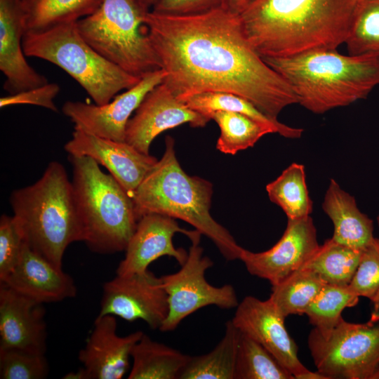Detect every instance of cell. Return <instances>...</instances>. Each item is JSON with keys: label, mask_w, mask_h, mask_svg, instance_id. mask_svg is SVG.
<instances>
[{"label": "cell", "mask_w": 379, "mask_h": 379, "mask_svg": "<svg viewBox=\"0 0 379 379\" xmlns=\"http://www.w3.org/2000/svg\"><path fill=\"white\" fill-rule=\"evenodd\" d=\"M144 22L165 72L162 83L178 99L229 93L274 118L298 103L286 81L249 41L239 14L226 6L184 15L149 11Z\"/></svg>", "instance_id": "obj_1"}, {"label": "cell", "mask_w": 379, "mask_h": 379, "mask_svg": "<svg viewBox=\"0 0 379 379\" xmlns=\"http://www.w3.org/2000/svg\"><path fill=\"white\" fill-rule=\"evenodd\" d=\"M358 0H251L239 14L264 58L287 57L345 44Z\"/></svg>", "instance_id": "obj_2"}, {"label": "cell", "mask_w": 379, "mask_h": 379, "mask_svg": "<svg viewBox=\"0 0 379 379\" xmlns=\"http://www.w3.org/2000/svg\"><path fill=\"white\" fill-rule=\"evenodd\" d=\"M265 62L288 84L298 103L315 114L365 99L379 86V54L343 55L319 48Z\"/></svg>", "instance_id": "obj_3"}, {"label": "cell", "mask_w": 379, "mask_h": 379, "mask_svg": "<svg viewBox=\"0 0 379 379\" xmlns=\"http://www.w3.org/2000/svg\"><path fill=\"white\" fill-rule=\"evenodd\" d=\"M165 143L161 159L131 196L138 219L149 213L180 219L210 239L227 260L239 259L243 248L210 213L211 182L187 175L176 158L173 139L167 136Z\"/></svg>", "instance_id": "obj_4"}, {"label": "cell", "mask_w": 379, "mask_h": 379, "mask_svg": "<svg viewBox=\"0 0 379 379\" xmlns=\"http://www.w3.org/2000/svg\"><path fill=\"white\" fill-rule=\"evenodd\" d=\"M9 201L29 247L62 268L68 246L83 241L72 181L63 165L50 162L37 181L14 190Z\"/></svg>", "instance_id": "obj_5"}, {"label": "cell", "mask_w": 379, "mask_h": 379, "mask_svg": "<svg viewBox=\"0 0 379 379\" xmlns=\"http://www.w3.org/2000/svg\"><path fill=\"white\" fill-rule=\"evenodd\" d=\"M68 159L83 241L97 253L125 251L138 221L131 196L92 158Z\"/></svg>", "instance_id": "obj_6"}, {"label": "cell", "mask_w": 379, "mask_h": 379, "mask_svg": "<svg viewBox=\"0 0 379 379\" xmlns=\"http://www.w3.org/2000/svg\"><path fill=\"white\" fill-rule=\"evenodd\" d=\"M22 46L27 57L48 61L62 69L96 105H104L140 80L99 54L81 35L77 22L41 31L27 32Z\"/></svg>", "instance_id": "obj_7"}, {"label": "cell", "mask_w": 379, "mask_h": 379, "mask_svg": "<svg viewBox=\"0 0 379 379\" xmlns=\"http://www.w3.org/2000/svg\"><path fill=\"white\" fill-rule=\"evenodd\" d=\"M149 11L137 0H102L77 25L83 38L99 54L141 79L161 69L144 22Z\"/></svg>", "instance_id": "obj_8"}, {"label": "cell", "mask_w": 379, "mask_h": 379, "mask_svg": "<svg viewBox=\"0 0 379 379\" xmlns=\"http://www.w3.org/2000/svg\"><path fill=\"white\" fill-rule=\"evenodd\" d=\"M307 345L317 371L327 379H372L379 368V321L355 324L342 318L326 335L314 328Z\"/></svg>", "instance_id": "obj_9"}, {"label": "cell", "mask_w": 379, "mask_h": 379, "mask_svg": "<svg viewBox=\"0 0 379 379\" xmlns=\"http://www.w3.org/2000/svg\"><path fill=\"white\" fill-rule=\"evenodd\" d=\"M200 238L192 241L187 258L175 273L161 277L168 295V313L160 326L162 332L174 331L180 322L196 311L208 305L230 310L239 304L230 284L215 286L205 278L213 262L203 254Z\"/></svg>", "instance_id": "obj_10"}, {"label": "cell", "mask_w": 379, "mask_h": 379, "mask_svg": "<svg viewBox=\"0 0 379 379\" xmlns=\"http://www.w3.org/2000/svg\"><path fill=\"white\" fill-rule=\"evenodd\" d=\"M168 313V295L161 278L149 270L116 275L102 286L99 315L111 314L130 322L142 320L152 329H159Z\"/></svg>", "instance_id": "obj_11"}, {"label": "cell", "mask_w": 379, "mask_h": 379, "mask_svg": "<svg viewBox=\"0 0 379 379\" xmlns=\"http://www.w3.org/2000/svg\"><path fill=\"white\" fill-rule=\"evenodd\" d=\"M165 72L158 69L145 74L133 87L104 105L81 101H67L62 113L74 124V129L119 142H125L126 130L130 117L146 95L161 84Z\"/></svg>", "instance_id": "obj_12"}, {"label": "cell", "mask_w": 379, "mask_h": 379, "mask_svg": "<svg viewBox=\"0 0 379 379\" xmlns=\"http://www.w3.org/2000/svg\"><path fill=\"white\" fill-rule=\"evenodd\" d=\"M310 216L288 220L280 239L269 250L255 253L243 248L239 260L253 276L274 286L301 268L319 248Z\"/></svg>", "instance_id": "obj_13"}, {"label": "cell", "mask_w": 379, "mask_h": 379, "mask_svg": "<svg viewBox=\"0 0 379 379\" xmlns=\"http://www.w3.org/2000/svg\"><path fill=\"white\" fill-rule=\"evenodd\" d=\"M117 321L111 314L98 315L84 347L79 352L83 366L65 379H121L129 368L131 352L143 335L136 331L125 336L117 332Z\"/></svg>", "instance_id": "obj_14"}, {"label": "cell", "mask_w": 379, "mask_h": 379, "mask_svg": "<svg viewBox=\"0 0 379 379\" xmlns=\"http://www.w3.org/2000/svg\"><path fill=\"white\" fill-rule=\"evenodd\" d=\"M236 308L231 319L234 326L262 345L295 379L309 371L298 358V346L284 324L286 318L270 298L246 296Z\"/></svg>", "instance_id": "obj_15"}, {"label": "cell", "mask_w": 379, "mask_h": 379, "mask_svg": "<svg viewBox=\"0 0 379 379\" xmlns=\"http://www.w3.org/2000/svg\"><path fill=\"white\" fill-rule=\"evenodd\" d=\"M211 119L190 108L164 84L149 91L127 124L125 142L149 154L153 140L162 132L188 123L204 127Z\"/></svg>", "instance_id": "obj_16"}, {"label": "cell", "mask_w": 379, "mask_h": 379, "mask_svg": "<svg viewBox=\"0 0 379 379\" xmlns=\"http://www.w3.org/2000/svg\"><path fill=\"white\" fill-rule=\"evenodd\" d=\"M178 232L186 235L191 241L201 235L196 230L180 227L174 218L166 215L149 213L142 216L124 251L125 256L119 264L117 275L144 272L153 261L164 255L173 258L181 266L188 253L175 247L173 237Z\"/></svg>", "instance_id": "obj_17"}, {"label": "cell", "mask_w": 379, "mask_h": 379, "mask_svg": "<svg viewBox=\"0 0 379 379\" xmlns=\"http://www.w3.org/2000/svg\"><path fill=\"white\" fill-rule=\"evenodd\" d=\"M64 148L68 155L89 157L103 166L131 196L158 161L126 142L101 138L79 129H74Z\"/></svg>", "instance_id": "obj_18"}, {"label": "cell", "mask_w": 379, "mask_h": 379, "mask_svg": "<svg viewBox=\"0 0 379 379\" xmlns=\"http://www.w3.org/2000/svg\"><path fill=\"white\" fill-rule=\"evenodd\" d=\"M27 31L24 1L0 0V69L6 77L4 89L9 94L49 83L25 58L22 41Z\"/></svg>", "instance_id": "obj_19"}, {"label": "cell", "mask_w": 379, "mask_h": 379, "mask_svg": "<svg viewBox=\"0 0 379 379\" xmlns=\"http://www.w3.org/2000/svg\"><path fill=\"white\" fill-rule=\"evenodd\" d=\"M44 304L0 284V349L45 354Z\"/></svg>", "instance_id": "obj_20"}, {"label": "cell", "mask_w": 379, "mask_h": 379, "mask_svg": "<svg viewBox=\"0 0 379 379\" xmlns=\"http://www.w3.org/2000/svg\"><path fill=\"white\" fill-rule=\"evenodd\" d=\"M0 284L43 304L72 298L77 293L72 277L32 250L26 242L18 264Z\"/></svg>", "instance_id": "obj_21"}, {"label": "cell", "mask_w": 379, "mask_h": 379, "mask_svg": "<svg viewBox=\"0 0 379 379\" xmlns=\"http://www.w3.org/2000/svg\"><path fill=\"white\" fill-rule=\"evenodd\" d=\"M322 208L331 220L335 241L357 249H364L373 239V221L362 213L354 197L331 179Z\"/></svg>", "instance_id": "obj_22"}, {"label": "cell", "mask_w": 379, "mask_h": 379, "mask_svg": "<svg viewBox=\"0 0 379 379\" xmlns=\"http://www.w3.org/2000/svg\"><path fill=\"white\" fill-rule=\"evenodd\" d=\"M191 357L143 333L131 352L128 379H180Z\"/></svg>", "instance_id": "obj_23"}, {"label": "cell", "mask_w": 379, "mask_h": 379, "mask_svg": "<svg viewBox=\"0 0 379 379\" xmlns=\"http://www.w3.org/2000/svg\"><path fill=\"white\" fill-rule=\"evenodd\" d=\"M182 101L208 119L209 115L215 111H230L244 114L269 127L273 133L286 138H300L303 133L302 128L291 127L280 122L277 118L265 114L251 102L235 94L206 92L193 95Z\"/></svg>", "instance_id": "obj_24"}, {"label": "cell", "mask_w": 379, "mask_h": 379, "mask_svg": "<svg viewBox=\"0 0 379 379\" xmlns=\"http://www.w3.org/2000/svg\"><path fill=\"white\" fill-rule=\"evenodd\" d=\"M240 334L228 320L218 345L207 354L191 357L180 379H234Z\"/></svg>", "instance_id": "obj_25"}, {"label": "cell", "mask_w": 379, "mask_h": 379, "mask_svg": "<svg viewBox=\"0 0 379 379\" xmlns=\"http://www.w3.org/2000/svg\"><path fill=\"white\" fill-rule=\"evenodd\" d=\"M363 249L326 239L302 266L316 272L326 284L348 286L359 266Z\"/></svg>", "instance_id": "obj_26"}, {"label": "cell", "mask_w": 379, "mask_h": 379, "mask_svg": "<svg viewBox=\"0 0 379 379\" xmlns=\"http://www.w3.org/2000/svg\"><path fill=\"white\" fill-rule=\"evenodd\" d=\"M305 178V166L293 163L266 186L269 199L283 210L288 220L303 218L312 212Z\"/></svg>", "instance_id": "obj_27"}, {"label": "cell", "mask_w": 379, "mask_h": 379, "mask_svg": "<svg viewBox=\"0 0 379 379\" xmlns=\"http://www.w3.org/2000/svg\"><path fill=\"white\" fill-rule=\"evenodd\" d=\"M326 284L313 270L302 267L272 286L269 298L285 318L289 315H302Z\"/></svg>", "instance_id": "obj_28"}, {"label": "cell", "mask_w": 379, "mask_h": 379, "mask_svg": "<svg viewBox=\"0 0 379 379\" xmlns=\"http://www.w3.org/2000/svg\"><path fill=\"white\" fill-rule=\"evenodd\" d=\"M23 1L27 11V32H36L77 22L92 14L102 0Z\"/></svg>", "instance_id": "obj_29"}, {"label": "cell", "mask_w": 379, "mask_h": 379, "mask_svg": "<svg viewBox=\"0 0 379 379\" xmlns=\"http://www.w3.org/2000/svg\"><path fill=\"white\" fill-rule=\"evenodd\" d=\"M209 118L220 128L216 147L225 154H235L253 147L265 135L273 133L269 127L238 112L215 111Z\"/></svg>", "instance_id": "obj_30"}, {"label": "cell", "mask_w": 379, "mask_h": 379, "mask_svg": "<svg viewBox=\"0 0 379 379\" xmlns=\"http://www.w3.org/2000/svg\"><path fill=\"white\" fill-rule=\"evenodd\" d=\"M234 379L295 378L262 345L241 333Z\"/></svg>", "instance_id": "obj_31"}, {"label": "cell", "mask_w": 379, "mask_h": 379, "mask_svg": "<svg viewBox=\"0 0 379 379\" xmlns=\"http://www.w3.org/2000/svg\"><path fill=\"white\" fill-rule=\"evenodd\" d=\"M359 297L347 286L326 284L306 309L310 323L321 334L330 333L340 322L343 311L355 306Z\"/></svg>", "instance_id": "obj_32"}, {"label": "cell", "mask_w": 379, "mask_h": 379, "mask_svg": "<svg viewBox=\"0 0 379 379\" xmlns=\"http://www.w3.org/2000/svg\"><path fill=\"white\" fill-rule=\"evenodd\" d=\"M349 54H379V0H358L347 39Z\"/></svg>", "instance_id": "obj_33"}, {"label": "cell", "mask_w": 379, "mask_h": 379, "mask_svg": "<svg viewBox=\"0 0 379 379\" xmlns=\"http://www.w3.org/2000/svg\"><path fill=\"white\" fill-rule=\"evenodd\" d=\"M49 372L45 354L0 349L1 379H44Z\"/></svg>", "instance_id": "obj_34"}, {"label": "cell", "mask_w": 379, "mask_h": 379, "mask_svg": "<svg viewBox=\"0 0 379 379\" xmlns=\"http://www.w3.org/2000/svg\"><path fill=\"white\" fill-rule=\"evenodd\" d=\"M355 295L371 299L379 290V237L363 249L357 271L348 285Z\"/></svg>", "instance_id": "obj_35"}, {"label": "cell", "mask_w": 379, "mask_h": 379, "mask_svg": "<svg viewBox=\"0 0 379 379\" xmlns=\"http://www.w3.org/2000/svg\"><path fill=\"white\" fill-rule=\"evenodd\" d=\"M22 232L14 216L0 218V281H4L18 264L25 244Z\"/></svg>", "instance_id": "obj_36"}, {"label": "cell", "mask_w": 379, "mask_h": 379, "mask_svg": "<svg viewBox=\"0 0 379 379\" xmlns=\"http://www.w3.org/2000/svg\"><path fill=\"white\" fill-rule=\"evenodd\" d=\"M60 86L55 83L29 89L0 98L1 108L15 105H33L58 112L53 100L59 93Z\"/></svg>", "instance_id": "obj_37"}, {"label": "cell", "mask_w": 379, "mask_h": 379, "mask_svg": "<svg viewBox=\"0 0 379 379\" xmlns=\"http://www.w3.org/2000/svg\"><path fill=\"white\" fill-rule=\"evenodd\" d=\"M222 6H225V0H159L152 11L184 15L204 13Z\"/></svg>", "instance_id": "obj_38"}, {"label": "cell", "mask_w": 379, "mask_h": 379, "mask_svg": "<svg viewBox=\"0 0 379 379\" xmlns=\"http://www.w3.org/2000/svg\"><path fill=\"white\" fill-rule=\"evenodd\" d=\"M251 0H225V6L232 11L240 14Z\"/></svg>", "instance_id": "obj_39"}, {"label": "cell", "mask_w": 379, "mask_h": 379, "mask_svg": "<svg viewBox=\"0 0 379 379\" xmlns=\"http://www.w3.org/2000/svg\"><path fill=\"white\" fill-rule=\"evenodd\" d=\"M370 300L372 303L373 309L368 321L376 323L379 321V290Z\"/></svg>", "instance_id": "obj_40"}, {"label": "cell", "mask_w": 379, "mask_h": 379, "mask_svg": "<svg viewBox=\"0 0 379 379\" xmlns=\"http://www.w3.org/2000/svg\"><path fill=\"white\" fill-rule=\"evenodd\" d=\"M298 379H327V378L317 371L316 372H312L309 370L300 375Z\"/></svg>", "instance_id": "obj_41"}, {"label": "cell", "mask_w": 379, "mask_h": 379, "mask_svg": "<svg viewBox=\"0 0 379 379\" xmlns=\"http://www.w3.org/2000/svg\"><path fill=\"white\" fill-rule=\"evenodd\" d=\"M142 6L149 11L151 7H154L159 0H137Z\"/></svg>", "instance_id": "obj_42"}, {"label": "cell", "mask_w": 379, "mask_h": 379, "mask_svg": "<svg viewBox=\"0 0 379 379\" xmlns=\"http://www.w3.org/2000/svg\"><path fill=\"white\" fill-rule=\"evenodd\" d=\"M372 379H379V368L378 371L374 373V375L372 377Z\"/></svg>", "instance_id": "obj_43"}, {"label": "cell", "mask_w": 379, "mask_h": 379, "mask_svg": "<svg viewBox=\"0 0 379 379\" xmlns=\"http://www.w3.org/2000/svg\"><path fill=\"white\" fill-rule=\"evenodd\" d=\"M377 224H378V226L379 227V215L377 216Z\"/></svg>", "instance_id": "obj_44"}]
</instances>
